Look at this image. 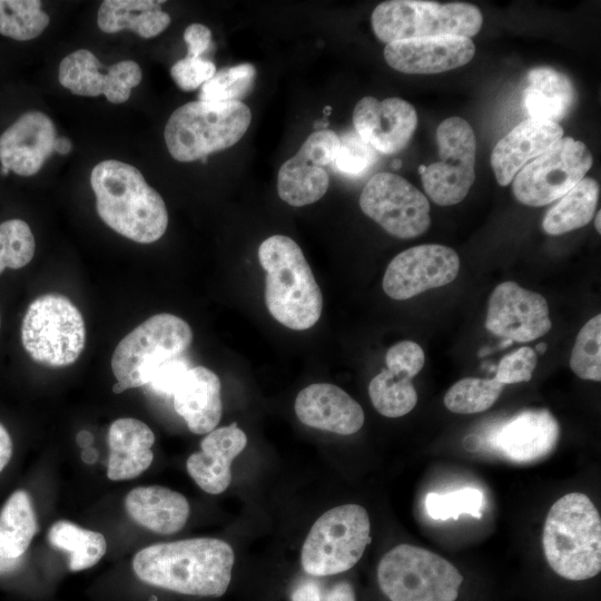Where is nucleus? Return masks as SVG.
I'll list each match as a JSON object with an SVG mask.
<instances>
[{
    "instance_id": "f257e3e1",
    "label": "nucleus",
    "mask_w": 601,
    "mask_h": 601,
    "mask_svg": "<svg viewBox=\"0 0 601 601\" xmlns=\"http://www.w3.org/2000/svg\"><path fill=\"white\" fill-rule=\"evenodd\" d=\"M235 555L219 539L195 538L149 545L132 559L145 583L187 595L220 597L231 579Z\"/></svg>"
},
{
    "instance_id": "f03ea898",
    "label": "nucleus",
    "mask_w": 601,
    "mask_h": 601,
    "mask_svg": "<svg viewBox=\"0 0 601 601\" xmlns=\"http://www.w3.org/2000/svg\"><path fill=\"white\" fill-rule=\"evenodd\" d=\"M90 184L99 217L116 233L140 244L154 243L165 234V201L136 167L104 160L93 167Z\"/></svg>"
},
{
    "instance_id": "7ed1b4c3",
    "label": "nucleus",
    "mask_w": 601,
    "mask_h": 601,
    "mask_svg": "<svg viewBox=\"0 0 601 601\" xmlns=\"http://www.w3.org/2000/svg\"><path fill=\"white\" fill-rule=\"evenodd\" d=\"M258 259L266 270L265 304L274 319L295 331L314 326L322 314L323 296L297 243L273 235L259 245Z\"/></svg>"
},
{
    "instance_id": "20e7f679",
    "label": "nucleus",
    "mask_w": 601,
    "mask_h": 601,
    "mask_svg": "<svg viewBox=\"0 0 601 601\" xmlns=\"http://www.w3.org/2000/svg\"><path fill=\"white\" fill-rule=\"evenodd\" d=\"M545 559L560 577L581 581L601 570V519L583 493H569L550 509L542 534Z\"/></svg>"
},
{
    "instance_id": "39448f33",
    "label": "nucleus",
    "mask_w": 601,
    "mask_h": 601,
    "mask_svg": "<svg viewBox=\"0 0 601 601\" xmlns=\"http://www.w3.org/2000/svg\"><path fill=\"white\" fill-rule=\"evenodd\" d=\"M250 121V109L242 101H191L170 115L165 142L174 159L194 161L234 146Z\"/></svg>"
},
{
    "instance_id": "423d86ee",
    "label": "nucleus",
    "mask_w": 601,
    "mask_h": 601,
    "mask_svg": "<svg viewBox=\"0 0 601 601\" xmlns=\"http://www.w3.org/2000/svg\"><path fill=\"white\" fill-rule=\"evenodd\" d=\"M193 342L188 323L173 314H157L127 334L111 357L117 380L112 391L147 385L159 365L181 356Z\"/></svg>"
},
{
    "instance_id": "0eeeda50",
    "label": "nucleus",
    "mask_w": 601,
    "mask_h": 601,
    "mask_svg": "<svg viewBox=\"0 0 601 601\" xmlns=\"http://www.w3.org/2000/svg\"><path fill=\"white\" fill-rule=\"evenodd\" d=\"M371 23L377 39L387 45L444 35L471 38L480 31L483 16L476 6L465 2L390 0L373 10Z\"/></svg>"
},
{
    "instance_id": "6e6552de",
    "label": "nucleus",
    "mask_w": 601,
    "mask_h": 601,
    "mask_svg": "<svg viewBox=\"0 0 601 601\" xmlns=\"http://www.w3.org/2000/svg\"><path fill=\"white\" fill-rule=\"evenodd\" d=\"M377 581L391 601H455L463 577L439 554L400 544L380 561Z\"/></svg>"
},
{
    "instance_id": "1a4fd4ad",
    "label": "nucleus",
    "mask_w": 601,
    "mask_h": 601,
    "mask_svg": "<svg viewBox=\"0 0 601 601\" xmlns=\"http://www.w3.org/2000/svg\"><path fill=\"white\" fill-rule=\"evenodd\" d=\"M371 523L358 504L335 506L311 528L300 552L304 571L315 577H332L352 569L371 542Z\"/></svg>"
},
{
    "instance_id": "9d476101",
    "label": "nucleus",
    "mask_w": 601,
    "mask_h": 601,
    "mask_svg": "<svg viewBox=\"0 0 601 601\" xmlns=\"http://www.w3.org/2000/svg\"><path fill=\"white\" fill-rule=\"evenodd\" d=\"M21 342L29 356L39 364L51 367L70 365L85 348L82 315L63 295H41L24 314Z\"/></svg>"
},
{
    "instance_id": "9b49d317",
    "label": "nucleus",
    "mask_w": 601,
    "mask_h": 601,
    "mask_svg": "<svg viewBox=\"0 0 601 601\" xmlns=\"http://www.w3.org/2000/svg\"><path fill=\"white\" fill-rule=\"evenodd\" d=\"M592 164L593 156L584 142L562 137L515 175L514 197L526 206L548 205L583 179Z\"/></svg>"
},
{
    "instance_id": "f8f14e48",
    "label": "nucleus",
    "mask_w": 601,
    "mask_h": 601,
    "mask_svg": "<svg viewBox=\"0 0 601 601\" xmlns=\"http://www.w3.org/2000/svg\"><path fill=\"white\" fill-rule=\"evenodd\" d=\"M435 138L440 160L426 166L422 185L435 204L455 205L466 197L475 179L476 138L461 117L443 120Z\"/></svg>"
},
{
    "instance_id": "ddd939ff",
    "label": "nucleus",
    "mask_w": 601,
    "mask_h": 601,
    "mask_svg": "<svg viewBox=\"0 0 601 601\" xmlns=\"http://www.w3.org/2000/svg\"><path fill=\"white\" fill-rule=\"evenodd\" d=\"M359 207L366 216L397 238H415L431 225L426 196L396 174H375L361 193Z\"/></svg>"
},
{
    "instance_id": "4468645a",
    "label": "nucleus",
    "mask_w": 601,
    "mask_h": 601,
    "mask_svg": "<svg viewBox=\"0 0 601 601\" xmlns=\"http://www.w3.org/2000/svg\"><path fill=\"white\" fill-rule=\"evenodd\" d=\"M460 270V257L451 247L423 244L397 254L387 265L382 287L397 300L450 284Z\"/></svg>"
},
{
    "instance_id": "2eb2a0df",
    "label": "nucleus",
    "mask_w": 601,
    "mask_h": 601,
    "mask_svg": "<svg viewBox=\"0 0 601 601\" xmlns=\"http://www.w3.org/2000/svg\"><path fill=\"white\" fill-rule=\"evenodd\" d=\"M546 299L539 293L503 282L492 292L485 327L511 342H531L551 329Z\"/></svg>"
},
{
    "instance_id": "dca6fc26",
    "label": "nucleus",
    "mask_w": 601,
    "mask_h": 601,
    "mask_svg": "<svg viewBox=\"0 0 601 601\" xmlns=\"http://www.w3.org/2000/svg\"><path fill=\"white\" fill-rule=\"evenodd\" d=\"M355 132L374 150L393 155L403 150L417 127L415 108L406 100L391 97L378 100L363 97L353 111Z\"/></svg>"
},
{
    "instance_id": "f3484780",
    "label": "nucleus",
    "mask_w": 601,
    "mask_h": 601,
    "mask_svg": "<svg viewBox=\"0 0 601 601\" xmlns=\"http://www.w3.org/2000/svg\"><path fill=\"white\" fill-rule=\"evenodd\" d=\"M474 53L471 38L450 35L393 41L384 48L387 65L410 75L449 71L470 62Z\"/></svg>"
},
{
    "instance_id": "a211bd4d",
    "label": "nucleus",
    "mask_w": 601,
    "mask_h": 601,
    "mask_svg": "<svg viewBox=\"0 0 601 601\" xmlns=\"http://www.w3.org/2000/svg\"><path fill=\"white\" fill-rule=\"evenodd\" d=\"M56 138V127L46 114H23L0 136L1 167L19 176L37 174L52 154Z\"/></svg>"
},
{
    "instance_id": "6ab92c4d",
    "label": "nucleus",
    "mask_w": 601,
    "mask_h": 601,
    "mask_svg": "<svg viewBox=\"0 0 601 601\" xmlns=\"http://www.w3.org/2000/svg\"><path fill=\"white\" fill-rule=\"evenodd\" d=\"M298 420L313 428L339 435L356 433L364 424L362 406L341 387L314 383L303 388L294 404Z\"/></svg>"
},
{
    "instance_id": "aec40b11",
    "label": "nucleus",
    "mask_w": 601,
    "mask_h": 601,
    "mask_svg": "<svg viewBox=\"0 0 601 601\" xmlns=\"http://www.w3.org/2000/svg\"><path fill=\"white\" fill-rule=\"evenodd\" d=\"M563 137L560 124L528 118L497 141L491 154V167L500 186H508L530 161Z\"/></svg>"
},
{
    "instance_id": "412c9836",
    "label": "nucleus",
    "mask_w": 601,
    "mask_h": 601,
    "mask_svg": "<svg viewBox=\"0 0 601 601\" xmlns=\"http://www.w3.org/2000/svg\"><path fill=\"white\" fill-rule=\"evenodd\" d=\"M247 444V436L237 423L207 433L200 442V451L186 461L189 475L209 494H220L230 484L231 463Z\"/></svg>"
},
{
    "instance_id": "4be33fe9",
    "label": "nucleus",
    "mask_w": 601,
    "mask_h": 601,
    "mask_svg": "<svg viewBox=\"0 0 601 601\" xmlns=\"http://www.w3.org/2000/svg\"><path fill=\"white\" fill-rule=\"evenodd\" d=\"M559 437L560 425L548 410H526L499 428L494 444L510 460L526 463L550 454Z\"/></svg>"
},
{
    "instance_id": "5701e85b",
    "label": "nucleus",
    "mask_w": 601,
    "mask_h": 601,
    "mask_svg": "<svg viewBox=\"0 0 601 601\" xmlns=\"http://www.w3.org/2000/svg\"><path fill=\"white\" fill-rule=\"evenodd\" d=\"M174 408L190 432L207 434L215 430L223 414L219 377L205 366L188 370L174 393Z\"/></svg>"
},
{
    "instance_id": "b1692460",
    "label": "nucleus",
    "mask_w": 601,
    "mask_h": 601,
    "mask_svg": "<svg viewBox=\"0 0 601 601\" xmlns=\"http://www.w3.org/2000/svg\"><path fill=\"white\" fill-rule=\"evenodd\" d=\"M155 434L144 422L118 418L109 427L110 449L107 476L112 481L131 480L146 471L152 460Z\"/></svg>"
},
{
    "instance_id": "393cba45",
    "label": "nucleus",
    "mask_w": 601,
    "mask_h": 601,
    "mask_svg": "<svg viewBox=\"0 0 601 601\" xmlns=\"http://www.w3.org/2000/svg\"><path fill=\"white\" fill-rule=\"evenodd\" d=\"M125 508L134 521L159 534L181 530L190 512L183 494L159 485L132 489L126 496Z\"/></svg>"
},
{
    "instance_id": "a878e982",
    "label": "nucleus",
    "mask_w": 601,
    "mask_h": 601,
    "mask_svg": "<svg viewBox=\"0 0 601 601\" xmlns=\"http://www.w3.org/2000/svg\"><path fill=\"white\" fill-rule=\"evenodd\" d=\"M526 80L522 98L530 118L559 124L577 104L578 92L571 79L553 68H533Z\"/></svg>"
},
{
    "instance_id": "bb28decb",
    "label": "nucleus",
    "mask_w": 601,
    "mask_h": 601,
    "mask_svg": "<svg viewBox=\"0 0 601 601\" xmlns=\"http://www.w3.org/2000/svg\"><path fill=\"white\" fill-rule=\"evenodd\" d=\"M326 165L321 156L300 146L296 155L287 159L278 170L277 193L280 199L294 207L319 200L329 185Z\"/></svg>"
},
{
    "instance_id": "cd10ccee",
    "label": "nucleus",
    "mask_w": 601,
    "mask_h": 601,
    "mask_svg": "<svg viewBox=\"0 0 601 601\" xmlns=\"http://www.w3.org/2000/svg\"><path fill=\"white\" fill-rule=\"evenodd\" d=\"M164 1L154 0H106L98 10L100 30L115 33L124 29L141 38H152L170 24V16L161 10Z\"/></svg>"
},
{
    "instance_id": "c85d7f7f",
    "label": "nucleus",
    "mask_w": 601,
    "mask_h": 601,
    "mask_svg": "<svg viewBox=\"0 0 601 601\" xmlns=\"http://www.w3.org/2000/svg\"><path fill=\"white\" fill-rule=\"evenodd\" d=\"M598 199L599 184L584 177L545 213L543 230L549 235H562L585 226L595 214Z\"/></svg>"
},
{
    "instance_id": "c756f323",
    "label": "nucleus",
    "mask_w": 601,
    "mask_h": 601,
    "mask_svg": "<svg viewBox=\"0 0 601 601\" xmlns=\"http://www.w3.org/2000/svg\"><path fill=\"white\" fill-rule=\"evenodd\" d=\"M37 531L30 495L23 490L13 492L0 511V555L9 559L23 556Z\"/></svg>"
},
{
    "instance_id": "7c9ffc66",
    "label": "nucleus",
    "mask_w": 601,
    "mask_h": 601,
    "mask_svg": "<svg viewBox=\"0 0 601 601\" xmlns=\"http://www.w3.org/2000/svg\"><path fill=\"white\" fill-rule=\"evenodd\" d=\"M48 540L50 545L69 554L68 566L73 572L93 566L107 550V542L101 533L80 528L67 520L51 525Z\"/></svg>"
},
{
    "instance_id": "2f4dec72",
    "label": "nucleus",
    "mask_w": 601,
    "mask_h": 601,
    "mask_svg": "<svg viewBox=\"0 0 601 601\" xmlns=\"http://www.w3.org/2000/svg\"><path fill=\"white\" fill-rule=\"evenodd\" d=\"M368 394L376 411L386 417H401L410 413L417 403V393L412 378L382 370L372 378Z\"/></svg>"
},
{
    "instance_id": "473e14b6",
    "label": "nucleus",
    "mask_w": 601,
    "mask_h": 601,
    "mask_svg": "<svg viewBox=\"0 0 601 601\" xmlns=\"http://www.w3.org/2000/svg\"><path fill=\"white\" fill-rule=\"evenodd\" d=\"M106 67L87 49L76 50L66 56L58 70V79L62 87L72 93L85 97H97L104 93Z\"/></svg>"
},
{
    "instance_id": "72a5a7b5",
    "label": "nucleus",
    "mask_w": 601,
    "mask_h": 601,
    "mask_svg": "<svg viewBox=\"0 0 601 601\" xmlns=\"http://www.w3.org/2000/svg\"><path fill=\"white\" fill-rule=\"evenodd\" d=\"M50 18L38 0H0V35L26 41L37 38Z\"/></svg>"
},
{
    "instance_id": "f704fd0d",
    "label": "nucleus",
    "mask_w": 601,
    "mask_h": 601,
    "mask_svg": "<svg viewBox=\"0 0 601 601\" xmlns=\"http://www.w3.org/2000/svg\"><path fill=\"white\" fill-rule=\"evenodd\" d=\"M503 384L494 378L465 377L453 384L444 396V405L456 414L486 411L499 398Z\"/></svg>"
},
{
    "instance_id": "c9c22d12",
    "label": "nucleus",
    "mask_w": 601,
    "mask_h": 601,
    "mask_svg": "<svg viewBox=\"0 0 601 601\" xmlns=\"http://www.w3.org/2000/svg\"><path fill=\"white\" fill-rule=\"evenodd\" d=\"M255 77L250 63L223 68L201 86L198 98L206 102L240 101L252 89Z\"/></svg>"
},
{
    "instance_id": "e433bc0d",
    "label": "nucleus",
    "mask_w": 601,
    "mask_h": 601,
    "mask_svg": "<svg viewBox=\"0 0 601 601\" xmlns=\"http://www.w3.org/2000/svg\"><path fill=\"white\" fill-rule=\"evenodd\" d=\"M570 367L582 380L601 381V315L589 319L577 335Z\"/></svg>"
},
{
    "instance_id": "4c0bfd02",
    "label": "nucleus",
    "mask_w": 601,
    "mask_h": 601,
    "mask_svg": "<svg viewBox=\"0 0 601 601\" xmlns=\"http://www.w3.org/2000/svg\"><path fill=\"white\" fill-rule=\"evenodd\" d=\"M482 508V492L470 486L444 494L431 492L425 497L426 512L434 520L457 519L463 514L481 519Z\"/></svg>"
},
{
    "instance_id": "58836bf2",
    "label": "nucleus",
    "mask_w": 601,
    "mask_h": 601,
    "mask_svg": "<svg viewBox=\"0 0 601 601\" xmlns=\"http://www.w3.org/2000/svg\"><path fill=\"white\" fill-rule=\"evenodd\" d=\"M4 243L6 268L19 269L31 262L36 243L29 225L21 219H9L0 224Z\"/></svg>"
},
{
    "instance_id": "ea45409f",
    "label": "nucleus",
    "mask_w": 601,
    "mask_h": 601,
    "mask_svg": "<svg viewBox=\"0 0 601 601\" xmlns=\"http://www.w3.org/2000/svg\"><path fill=\"white\" fill-rule=\"evenodd\" d=\"M292 601H356L352 584L345 580L329 581L307 574L299 579L290 593Z\"/></svg>"
},
{
    "instance_id": "a19ab883",
    "label": "nucleus",
    "mask_w": 601,
    "mask_h": 601,
    "mask_svg": "<svg viewBox=\"0 0 601 601\" xmlns=\"http://www.w3.org/2000/svg\"><path fill=\"white\" fill-rule=\"evenodd\" d=\"M376 159L374 149L355 131L339 137V147L332 165L342 174L357 176L364 173Z\"/></svg>"
},
{
    "instance_id": "79ce46f5",
    "label": "nucleus",
    "mask_w": 601,
    "mask_h": 601,
    "mask_svg": "<svg viewBox=\"0 0 601 601\" xmlns=\"http://www.w3.org/2000/svg\"><path fill=\"white\" fill-rule=\"evenodd\" d=\"M139 65L122 60L107 68L104 95L109 102L121 104L129 99L131 89L141 81Z\"/></svg>"
},
{
    "instance_id": "37998d69",
    "label": "nucleus",
    "mask_w": 601,
    "mask_h": 601,
    "mask_svg": "<svg viewBox=\"0 0 601 601\" xmlns=\"http://www.w3.org/2000/svg\"><path fill=\"white\" fill-rule=\"evenodd\" d=\"M536 361L534 349L522 346L500 361L494 380L503 385L528 382L532 378Z\"/></svg>"
},
{
    "instance_id": "c03bdc74",
    "label": "nucleus",
    "mask_w": 601,
    "mask_h": 601,
    "mask_svg": "<svg viewBox=\"0 0 601 601\" xmlns=\"http://www.w3.org/2000/svg\"><path fill=\"white\" fill-rule=\"evenodd\" d=\"M385 362L392 373L413 378L424 366L425 354L417 343L402 341L388 348Z\"/></svg>"
},
{
    "instance_id": "a18cd8bd",
    "label": "nucleus",
    "mask_w": 601,
    "mask_h": 601,
    "mask_svg": "<svg viewBox=\"0 0 601 601\" xmlns=\"http://www.w3.org/2000/svg\"><path fill=\"white\" fill-rule=\"evenodd\" d=\"M216 72L214 62L200 58L186 56L173 65L170 75L176 85L185 90L191 91L201 87Z\"/></svg>"
},
{
    "instance_id": "49530a36",
    "label": "nucleus",
    "mask_w": 601,
    "mask_h": 601,
    "mask_svg": "<svg viewBox=\"0 0 601 601\" xmlns=\"http://www.w3.org/2000/svg\"><path fill=\"white\" fill-rule=\"evenodd\" d=\"M189 368L181 356L169 359L157 367L147 385L157 394L173 396Z\"/></svg>"
},
{
    "instance_id": "de8ad7c7",
    "label": "nucleus",
    "mask_w": 601,
    "mask_h": 601,
    "mask_svg": "<svg viewBox=\"0 0 601 601\" xmlns=\"http://www.w3.org/2000/svg\"><path fill=\"white\" fill-rule=\"evenodd\" d=\"M188 57L200 58L211 45V31L201 23H191L184 31Z\"/></svg>"
},
{
    "instance_id": "09e8293b",
    "label": "nucleus",
    "mask_w": 601,
    "mask_h": 601,
    "mask_svg": "<svg viewBox=\"0 0 601 601\" xmlns=\"http://www.w3.org/2000/svg\"><path fill=\"white\" fill-rule=\"evenodd\" d=\"M12 454V441L7 428L0 423V472L7 466Z\"/></svg>"
},
{
    "instance_id": "8fccbe9b",
    "label": "nucleus",
    "mask_w": 601,
    "mask_h": 601,
    "mask_svg": "<svg viewBox=\"0 0 601 601\" xmlns=\"http://www.w3.org/2000/svg\"><path fill=\"white\" fill-rule=\"evenodd\" d=\"M23 563V556L9 559L0 555V575L18 570Z\"/></svg>"
},
{
    "instance_id": "3c124183",
    "label": "nucleus",
    "mask_w": 601,
    "mask_h": 601,
    "mask_svg": "<svg viewBox=\"0 0 601 601\" xmlns=\"http://www.w3.org/2000/svg\"><path fill=\"white\" fill-rule=\"evenodd\" d=\"M72 149V144L67 137H57L55 141L53 151L59 155H68Z\"/></svg>"
},
{
    "instance_id": "603ef678",
    "label": "nucleus",
    "mask_w": 601,
    "mask_h": 601,
    "mask_svg": "<svg viewBox=\"0 0 601 601\" xmlns=\"http://www.w3.org/2000/svg\"><path fill=\"white\" fill-rule=\"evenodd\" d=\"M76 441L80 447L86 449V447L91 446L93 442V436L88 431H80L77 434Z\"/></svg>"
},
{
    "instance_id": "864d4df0",
    "label": "nucleus",
    "mask_w": 601,
    "mask_h": 601,
    "mask_svg": "<svg viewBox=\"0 0 601 601\" xmlns=\"http://www.w3.org/2000/svg\"><path fill=\"white\" fill-rule=\"evenodd\" d=\"M98 451L93 449L92 446L82 449L81 459L85 463L92 464L98 459Z\"/></svg>"
},
{
    "instance_id": "5fc2aeb1",
    "label": "nucleus",
    "mask_w": 601,
    "mask_h": 601,
    "mask_svg": "<svg viewBox=\"0 0 601 601\" xmlns=\"http://www.w3.org/2000/svg\"><path fill=\"white\" fill-rule=\"evenodd\" d=\"M6 269V263H4V244H3V236L0 230V274Z\"/></svg>"
},
{
    "instance_id": "6e6d98bb",
    "label": "nucleus",
    "mask_w": 601,
    "mask_h": 601,
    "mask_svg": "<svg viewBox=\"0 0 601 601\" xmlns=\"http://www.w3.org/2000/svg\"><path fill=\"white\" fill-rule=\"evenodd\" d=\"M546 348H548V345L545 343H539V344H536V346L534 348V352L543 354V353H545Z\"/></svg>"
},
{
    "instance_id": "4d7b16f0",
    "label": "nucleus",
    "mask_w": 601,
    "mask_h": 601,
    "mask_svg": "<svg viewBox=\"0 0 601 601\" xmlns=\"http://www.w3.org/2000/svg\"><path fill=\"white\" fill-rule=\"evenodd\" d=\"M600 215H601V211L599 210V211L597 213L595 218H594V226H595V229H597V231H598L599 234L601 233V228H600V219H601V217H600Z\"/></svg>"
},
{
    "instance_id": "13d9d810",
    "label": "nucleus",
    "mask_w": 601,
    "mask_h": 601,
    "mask_svg": "<svg viewBox=\"0 0 601 601\" xmlns=\"http://www.w3.org/2000/svg\"><path fill=\"white\" fill-rule=\"evenodd\" d=\"M401 166H402V160H401V159H394V160L392 161V168H393V169L397 170V169L401 168Z\"/></svg>"
},
{
    "instance_id": "bf43d9fd",
    "label": "nucleus",
    "mask_w": 601,
    "mask_h": 601,
    "mask_svg": "<svg viewBox=\"0 0 601 601\" xmlns=\"http://www.w3.org/2000/svg\"><path fill=\"white\" fill-rule=\"evenodd\" d=\"M426 168V165H420L418 166V174L422 175Z\"/></svg>"
},
{
    "instance_id": "052dcab7",
    "label": "nucleus",
    "mask_w": 601,
    "mask_h": 601,
    "mask_svg": "<svg viewBox=\"0 0 601 601\" xmlns=\"http://www.w3.org/2000/svg\"><path fill=\"white\" fill-rule=\"evenodd\" d=\"M332 108L329 106L324 108V115L327 116L331 114Z\"/></svg>"
},
{
    "instance_id": "680f3d73",
    "label": "nucleus",
    "mask_w": 601,
    "mask_h": 601,
    "mask_svg": "<svg viewBox=\"0 0 601 601\" xmlns=\"http://www.w3.org/2000/svg\"><path fill=\"white\" fill-rule=\"evenodd\" d=\"M150 601H157V598H156V597H152Z\"/></svg>"
},
{
    "instance_id": "e2e57ef3",
    "label": "nucleus",
    "mask_w": 601,
    "mask_h": 601,
    "mask_svg": "<svg viewBox=\"0 0 601 601\" xmlns=\"http://www.w3.org/2000/svg\"><path fill=\"white\" fill-rule=\"evenodd\" d=\"M0 327H1V311H0Z\"/></svg>"
}]
</instances>
